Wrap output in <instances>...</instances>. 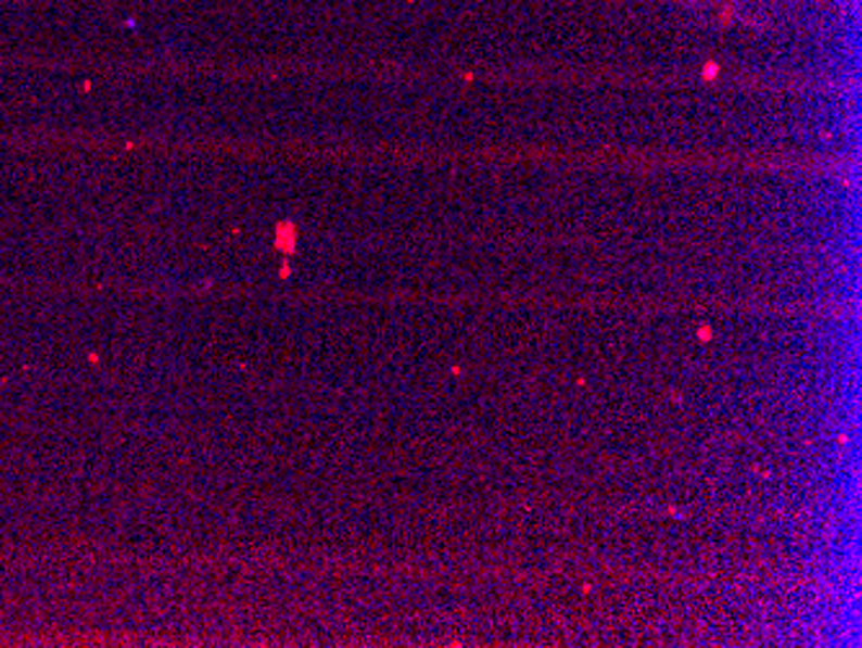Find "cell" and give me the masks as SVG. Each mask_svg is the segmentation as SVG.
Segmentation results:
<instances>
[{"mask_svg": "<svg viewBox=\"0 0 862 648\" xmlns=\"http://www.w3.org/2000/svg\"><path fill=\"white\" fill-rule=\"evenodd\" d=\"M700 339H710V329H700Z\"/></svg>", "mask_w": 862, "mask_h": 648, "instance_id": "obj_1", "label": "cell"}]
</instances>
